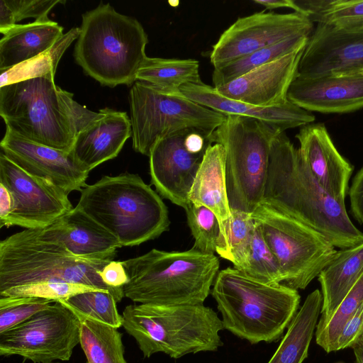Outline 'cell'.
Wrapping results in <instances>:
<instances>
[{
	"mask_svg": "<svg viewBox=\"0 0 363 363\" xmlns=\"http://www.w3.org/2000/svg\"><path fill=\"white\" fill-rule=\"evenodd\" d=\"M363 338V303L347 320L337 341L335 351L352 347Z\"/></svg>",
	"mask_w": 363,
	"mask_h": 363,
	"instance_id": "41",
	"label": "cell"
},
{
	"mask_svg": "<svg viewBox=\"0 0 363 363\" xmlns=\"http://www.w3.org/2000/svg\"><path fill=\"white\" fill-rule=\"evenodd\" d=\"M184 210L194 239L192 248L203 253L213 254L220 232L217 216L208 208L191 202Z\"/></svg>",
	"mask_w": 363,
	"mask_h": 363,
	"instance_id": "37",
	"label": "cell"
},
{
	"mask_svg": "<svg viewBox=\"0 0 363 363\" xmlns=\"http://www.w3.org/2000/svg\"><path fill=\"white\" fill-rule=\"evenodd\" d=\"M363 72V30L348 31L317 23L298 68L306 78Z\"/></svg>",
	"mask_w": 363,
	"mask_h": 363,
	"instance_id": "16",
	"label": "cell"
},
{
	"mask_svg": "<svg viewBox=\"0 0 363 363\" xmlns=\"http://www.w3.org/2000/svg\"><path fill=\"white\" fill-rule=\"evenodd\" d=\"M80 194L76 206L113 235L122 247L154 240L169 228L166 205L138 174L104 176Z\"/></svg>",
	"mask_w": 363,
	"mask_h": 363,
	"instance_id": "4",
	"label": "cell"
},
{
	"mask_svg": "<svg viewBox=\"0 0 363 363\" xmlns=\"http://www.w3.org/2000/svg\"><path fill=\"white\" fill-rule=\"evenodd\" d=\"M287 99L312 112L347 113L363 108V73L306 78L297 76Z\"/></svg>",
	"mask_w": 363,
	"mask_h": 363,
	"instance_id": "20",
	"label": "cell"
},
{
	"mask_svg": "<svg viewBox=\"0 0 363 363\" xmlns=\"http://www.w3.org/2000/svg\"><path fill=\"white\" fill-rule=\"evenodd\" d=\"M129 103L133 148L147 156L158 139L177 131L192 129L209 138L227 116L193 101L182 91L163 93L141 81L131 86Z\"/></svg>",
	"mask_w": 363,
	"mask_h": 363,
	"instance_id": "10",
	"label": "cell"
},
{
	"mask_svg": "<svg viewBox=\"0 0 363 363\" xmlns=\"http://www.w3.org/2000/svg\"><path fill=\"white\" fill-rule=\"evenodd\" d=\"M79 28H71L48 50L36 57L1 72L0 87L30 78L55 77V72L62 55L72 43L78 38Z\"/></svg>",
	"mask_w": 363,
	"mask_h": 363,
	"instance_id": "32",
	"label": "cell"
},
{
	"mask_svg": "<svg viewBox=\"0 0 363 363\" xmlns=\"http://www.w3.org/2000/svg\"><path fill=\"white\" fill-rule=\"evenodd\" d=\"M211 294L223 328L251 344L280 339L301 299L296 289L258 281L235 267L219 271Z\"/></svg>",
	"mask_w": 363,
	"mask_h": 363,
	"instance_id": "3",
	"label": "cell"
},
{
	"mask_svg": "<svg viewBox=\"0 0 363 363\" xmlns=\"http://www.w3.org/2000/svg\"><path fill=\"white\" fill-rule=\"evenodd\" d=\"M74 313L119 328L123 318L116 308V301L108 291L103 290L80 293L60 301Z\"/></svg>",
	"mask_w": 363,
	"mask_h": 363,
	"instance_id": "34",
	"label": "cell"
},
{
	"mask_svg": "<svg viewBox=\"0 0 363 363\" xmlns=\"http://www.w3.org/2000/svg\"><path fill=\"white\" fill-rule=\"evenodd\" d=\"M352 348L355 357L354 363H363V338L358 341Z\"/></svg>",
	"mask_w": 363,
	"mask_h": 363,
	"instance_id": "46",
	"label": "cell"
},
{
	"mask_svg": "<svg viewBox=\"0 0 363 363\" xmlns=\"http://www.w3.org/2000/svg\"><path fill=\"white\" fill-rule=\"evenodd\" d=\"M251 216L279 264L285 286L306 289L337 252L315 230L263 203Z\"/></svg>",
	"mask_w": 363,
	"mask_h": 363,
	"instance_id": "11",
	"label": "cell"
},
{
	"mask_svg": "<svg viewBox=\"0 0 363 363\" xmlns=\"http://www.w3.org/2000/svg\"><path fill=\"white\" fill-rule=\"evenodd\" d=\"M147 35L135 18L101 3L84 13L74 47L76 62L104 86L130 85L147 57Z\"/></svg>",
	"mask_w": 363,
	"mask_h": 363,
	"instance_id": "6",
	"label": "cell"
},
{
	"mask_svg": "<svg viewBox=\"0 0 363 363\" xmlns=\"http://www.w3.org/2000/svg\"><path fill=\"white\" fill-rule=\"evenodd\" d=\"M96 290L101 289L81 284L45 281L9 288L1 291L0 297H38L56 302L80 293Z\"/></svg>",
	"mask_w": 363,
	"mask_h": 363,
	"instance_id": "38",
	"label": "cell"
},
{
	"mask_svg": "<svg viewBox=\"0 0 363 363\" xmlns=\"http://www.w3.org/2000/svg\"><path fill=\"white\" fill-rule=\"evenodd\" d=\"M362 73H363V72H362Z\"/></svg>",
	"mask_w": 363,
	"mask_h": 363,
	"instance_id": "48",
	"label": "cell"
},
{
	"mask_svg": "<svg viewBox=\"0 0 363 363\" xmlns=\"http://www.w3.org/2000/svg\"><path fill=\"white\" fill-rule=\"evenodd\" d=\"M255 224L247 257L235 269L258 281L271 285L282 284L284 278L279 264L264 238L260 228Z\"/></svg>",
	"mask_w": 363,
	"mask_h": 363,
	"instance_id": "33",
	"label": "cell"
},
{
	"mask_svg": "<svg viewBox=\"0 0 363 363\" xmlns=\"http://www.w3.org/2000/svg\"><path fill=\"white\" fill-rule=\"evenodd\" d=\"M52 303L38 297H0V333L27 320Z\"/></svg>",
	"mask_w": 363,
	"mask_h": 363,
	"instance_id": "40",
	"label": "cell"
},
{
	"mask_svg": "<svg viewBox=\"0 0 363 363\" xmlns=\"http://www.w3.org/2000/svg\"><path fill=\"white\" fill-rule=\"evenodd\" d=\"M301 162L318 186L345 203L353 166L338 152L323 123H308L296 135Z\"/></svg>",
	"mask_w": 363,
	"mask_h": 363,
	"instance_id": "18",
	"label": "cell"
},
{
	"mask_svg": "<svg viewBox=\"0 0 363 363\" xmlns=\"http://www.w3.org/2000/svg\"><path fill=\"white\" fill-rule=\"evenodd\" d=\"M253 2L264 6L266 9L289 8L295 11L296 9L293 0H254Z\"/></svg>",
	"mask_w": 363,
	"mask_h": 363,
	"instance_id": "45",
	"label": "cell"
},
{
	"mask_svg": "<svg viewBox=\"0 0 363 363\" xmlns=\"http://www.w3.org/2000/svg\"><path fill=\"white\" fill-rule=\"evenodd\" d=\"M191 130L158 139L148 156L151 182L157 192L183 208L189 203V194L206 151L197 150L187 143Z\"/></svg>",
	"mask_w": 363,
	"mask_h": 363,
	"instance_id": "15",
	"label": "cell"
},
{
	"mask_svg": "<svg viewBox=\"0 0 363 363\" xmlns=\"http://www.w3.org/2000/svg\"><path fill=\"white\" fill-rule=\"evenodd\" d=\"M136 81L144 82L167 94L181 92L182 86L203 82L199 62L194 59H166L146 57L140 65Z\"/></svg>",
	"mask_w": 363,
	"mask_h": 363,
	"instance_id": "28",
	"label": "cell"
},
{
	"mask_svg": "<svg viewBox=\"0 0 363 363\" xmlns=\"http://www.w3.org/2000/svg\"><path fill=\"white\" fill-rule=\"evenodd\" d=\"M363 303V272L331 318L315 328L316 343L326 352H336L338 337L352 315Z\"/></svg>",
	"mask_w": 363,
	"mask_h": 363,
	"instance_id": "35",
	"label": "cell"
},
{
	"mask_svg": "<svg viewBox=\"0 0 363 363\" xmlns=\"http://www.w3.org/2000/svg\"><path fill=\"white\" fill-rule=\"evenodd\" d=\"M0 184L9 191L13 203L4 226L43 229L73 208L69 194L28 173L1 152Z\"/></svg>",
	"mask_w": 363,
	"mask_h": 363,
	"instance_id": "14",
	"label": "cell"
},
{
	"mask_svg": "<svg viewBox=\"0 0 363 363\" xmlns=\"http://www.w3.org/2000/svg\"><path fill=\"white\" fill-rule=\"evenodd\" d=\"M111 261L74 256L64 245L45 239L40 229H26L0 242V292L40 281H65L108 291L119 302L123 288L106 285L99 274Z\"/></svg>",
	"mask_w": 363,
	"mask_h": 363,
	"instance_id": "8",
	"label": "cell"
},
{
	"mask_svg": "<svg viewBox=\"0 0 363 363\" xmlns=\"http://www.w3.org/2000/svg\"><path fill=\"white\" fill-rule=\"evenodd\" d=\"M263 203L315 230L335 247L363 242L344 203L326 194L304 167L298 149L284 132L272 140Z\"/></svg>",
	"mask_w": 363,
	"mask_h": 363,
	"instance_id": "1",
	"label": "cell"
},
{
	"mask_svg": "<svg viewBox=\"0 0 363 363\" xmlns=\"http://www.w3.org/2000/svg\"><path fill=\"white\" fill-rule=\"evenodd\" d=\"M130 137L132 127L127 113L106 107L77 134L69 153L83 170L89 172L115 158Z\"/></svg>",
	"mask_w": 363,
	"mask_h": 363,
	"instance_id": "21",
	"label": "cell"
},
{
	"mask_svg": "<svg viewBox=\"0 0 363 363\" xmlns=\"http://www.w3.org/2000/svg\"><path fill=\"white\" fill-rule=\"evenodd\" d=\"M251 213L231 209V216L220 232L216 251L235 268L245 259L255 229Z\"/></svg>",
	"mask_w": 363,
	"mask_h": 363,
	"instance_id": "31",
	"label": "cell"
},
{
	"mask_svg": "<svg viewBox=\"0 0 363 363\" xmlns=\"http://www.w3.org/2000/svg\"><path fill=\"white\" fill-rule=\"evenodd\" d=\"M362 272L363 242L337 252L331 262L318 276L322 307L317 325H323L331 318Z\"/></svg>",
	"mask_w": 363,
	"mask_h": 363,
	"instance_id": "26",
	"label": "cell"
},
{
	"mask_svg": "<svg viewBox=\"0 0 363 363\" xmlns=\"http://www.w3.org/2000/svg\"><path fill=\"white\" fill-rule=\"evenodd\" d=\"M0 115L6 128L18 135L70 152L77 134L98 112L74 101L54 77H40L1 86Z\"/></svg>",
	"mask_w": 363,
	"mask_h": 363,
	"instance_id": "2",
	"label": "cell"
},
{
	"mask_svg": "<svg viewBox=\"0 0 363 363\" xmlns=\"http://www.w3.org/2000/svg\"><path fill=\"white\" fill-rule=\"evenodd\" d=\"M314 23L298 12L276 13L262 11L238 18L213 46L210 61L214 69L260 49L296 36H308Z\"/></svg>",
	"mask_w": 363,
	"mask_h": 363,
	"instance_id": "13",
	"label": "cell"
},
{
	"mask_svg": "<svg viewBox=\"0 0 363 363\" xmlns=\"http://www.w3.org/2000/svg\"><path fill=\"white\" fill-rule=\"evenodd\" d=\"M79 317L56 301L0 333V355H19L35 363L67 361L79 343Z\"/></svg>",
	"mask_w": 363,
	"mask_h": 363,
	"instance_id": "12",
	"label": "cell"
},
{
	"mask_svg": "<svg viewBox=\"0 0 363 363\" xmlns=\"http://www.w3.org/2000/svg\"><path fill=\"white\" fill-rule=\"evenodd\" d=\"M321 307L322 294L315 289L306 297L267 363H302L308 357Z\"/></svg>",
	"mask_w": 363,
	"mask_h": 363,
	"instance_id": "27",
	"label": "cell"
},
{
	"mask_svg": "<svg viewBox=\"0 0 363 363\" xmlns=\"http://www.w3.org/2000/svg\"><path fill=\"white\" fill-rule=\"evenodd\" d=\"M61 0H1L0 32L28 18L40 20L48 17V13L57 4H65Z\"/></svg>",
	"mask_w": 363,
	"mask_h": 363,
	"instance_id": "39",
	"label": "cell"
},
{
	"mask_svg": "<svg viewBox=\"0 0 363 363\" xmlns=\"http://www.w3.org/2000/svg\"><path fill=\"white\" fill-rule=\"evenodd\" d=\"M0 146L1 152L21 169L67 194L80 191L86 186L89 172L83 170L69 152L30 141L9 128Z\"/></svg>",
	"mask_w": 363,
	"mask_h": 363,
	"instance_id": "17",
	"label": "cell"
},
{
	"mask_svg": "<svg viewBox=\"0 0 363 363\" xmlns=\"http://www.w3.org/2000/svg\"><path fill=\"white\" fill-rule=\"evenodd\" d=\"M76 315L80 320L79 343L87 363H128L118 328Z\"/></svg>",
	"mask_w": 363,
	"mask_h": 363,
	"instance_id": "29",
	"label": "cell"
},
{
	"mask_svg": "<svg viewBox=\"0 0 363 363\" xmlns=\"http://www.w3.org/2000/svg\"><path fill=\"white\" fill-rule=\"evenodd\" d=\"M50 363H53V362H50ZM55 363H57V362H55Z\"/></svg>",
	"mask_w": 363,
	"mask_h": 363,
	"instance_id": "47",
	"label": "cell"
},
{
	"mask_svg": "<svg viewBox=\"0 0 363 363\" xmlns=\"http://www.w3.org/2000/svg\"><path fill=\"white\" fill-rule=\"evenodd\" d=\"M128 281L124 297L157 305L202 304L219 272L214 254L194 248L182 252L152 249L124 261Z\"/></svg>",
	"mask_w": 363,
	"mask_h": 363,
	"instance_id": "5",
	"label": "cell"
},
{
	"mask_svg": "<svg viewBox=\"0 0 363 363\" xmlns=\"http://www.w3.org/2000/svg\"><path fill=\"white\" fill-rule=\"evenodd\" d=\"M313 23H324L348 31L363 30V1L322 0L317 13L309 17Z\"/></svg>",
	"mask_w": 363,
	"mask_h": 363,
	"instance_id": "36",
	"label": "cell"
},
{
	"mask_svg": "<svg viewBox=\"0 0 363 363\" xmlns=\"http://www.w3.org/2000/svg\"><path fill=\"white\" fill-rule=\"evenodd\" d=\"M13 199L9 191L0 184V227L4 225L5 222L13 210Z\"/></svg>",
	"mask_w": 363,
	"mask_h": 363,
	"instance_id": "44",
	"label": "cell"
},
{
	"mask_svg": "<svg viewBox=\"0 0 363 363\" xmlns=\"http://www.w3.org/2000/svg\"><path fill=\"white\" fill-rule=\"evenodd\" d=\"M122 326L136 341L144 357L163 352L174 359L215 352L223 345L218 314L202 304L128 305Z\"/></svg>",
	"mask_w": 363,
	"mask_h": 363,
	"instance_id": "7",
	"label": "cell"
},
{
	"mask_svg": "<svg viewBox=\"0 0 363 363\" xmlns=\"http://www.w3.org/2000/svg\"><path fill=\"white\" fill-rule=\"evenodd\" d=\"M189 202L203 205L217 216L220 230L231 216L225 173V154L222 145L207 148L189 194Z\"/></svg>",
	"mask_w": 363,
	"mask_h": 363,
	"instance_id": "25",
	"label": "cell"
},
{
	"mask_svg": "<svg viewBox=\"0 0 363 363\" xmlns=\"http://www.w3.org/2000/svg\"><path fill=\"white\" fill-rule=\"evenodd\" d=\"M304 48L215 88L223 96L251 105L263 107L283 105L289 101V89L298 76Z\"/></svg>",
	"mask_w": 363,
	"mask_h": 363,
	"instance_id": "19",
	"label": "cell"
},
{
	"mask_svg": "<svg viewBox=\"0 0 363 363\" xmlns=\"http://www.w3.org/2000/svg\"><path fill=\"white\" fill-rule=\"evenodd\" d=\"M281 133L256 119L230 115L209 137L225 150L231 209L252 213L262 202L272 143Z\"/></svg>",
	"mask_w": 363,
	"mask_h": 363,
	"instance_id": "9",
	"label": "cell"
},
{
	"mask_svg": "<svg viewBox=\"0 0 363 363\" xmlns=\"http://www.w3.org/2000/svg\"><path fill=\"white\" fill-rule=\"evenodd\" d=\"M99 274L103 281L113 288H123L128 281L125 267L119 261L109 262Z\"/></svg>",
	"mask_w": 363,
	"mask_h": 363,
	"instance_id": "43",
	"label": "cell"
},
{
	"mask_svg": "<svg viewBox=\"0 0 363 363\" xmlns=\"http://www.w3.org/2000/svg\"><path fill=\"white\" fill-rule=\"evenodd\" d=\"M348 193L351 213L355 220L363 224V167L354 177Z\"/></svg>",
	"mask_w": 363,
	"mask_h": 363,
	"instance_id": "42",
	"label": "cell"
},
{
	"mask_svg": "<svg viewBox=\"0 0 363 363\" xmlns=\"http://www.w3.org/2000/svg\"><path fill=\"white\" fill-rule=\"evenodd\" d=\"M40 232L79 257L113 260L122 247L113 235L77 206Z\"/></svg>",
	"mask_w": 363,
	"mask_h": 363,
	"instance_id": "22",
	"label": "cell"
},
{
	"mask_svg": "<svg viewBox=\"0 0 363 363\" xmlns=\"http://www.w3.org/2000/svg\"><path fill=\"white\" fill-rule=\"evenodd\" d=\"M63 28L47 18L16 24L1 32L0 70L6 71L48 50L63 35Z\"/></svg>",
	"mask_w": 363,
	"mask_h": 363,
	"instance_id": "24",
	"label": "cell"
},
{
	"mask_svg": "<svg viewBox=\"0 0 363 363\" xmlns=\"http://www.w3.org/2000/svg\"><path fill=\"white\" fill-rule=\"evenodd\" d=\"M180 91L188 99L225 116H240L259 121L279 130L301 127L313 123L315 116L288 101L277 106L263 107L228 99L220 95L214 86L203 82L189 84Z\"/></svg>",
	"mask_w": 363,
	"mask_h": 363,
	"instance_id": "23",
	"label": "cell"
},
{
	"mask_svg": "<svg viewBox=\"0 0 363 363\" xmlns=\"http://www.w3.org/2000/svg\"><path fill=\"white\" fill-rule=\"evenodd\" d=\"M308 38V36L303 35L294 37L214 69L212 74L213 86L225 84L255 68L304 48Z\"/></svg>",
	"mask_w": 363,
	"mask_h": 363,
	"instance_id": "30",
	"label": "cell"
}]
</instances>
